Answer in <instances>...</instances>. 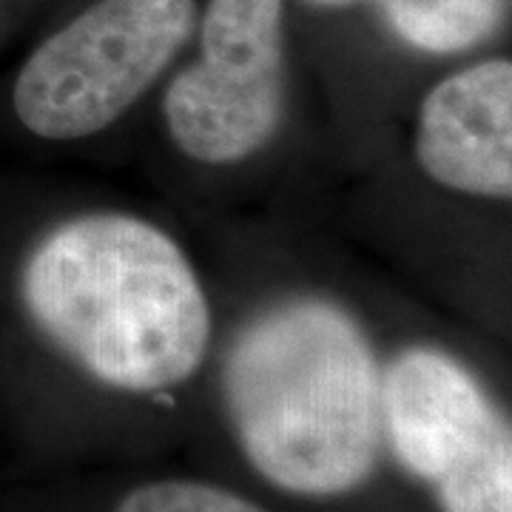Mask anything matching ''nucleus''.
<instances>
[{
	"mask_svg": "<svg viewBox=\"0 0 512 512\" xmlns=\"http://www.w3.org/2000/svg\"><path fill=\"white\" fill-rule=\"evenodd\" d=\"M15 293L37 339L111 390L180 387L214 348V308L194 259L160 222L131 211L49 225L20 262Z\"/></svg>",
	"mask_w": 512,
	"mask_h": 512,
	"instance_id": "nucleus-1",
	"label": "nucleus"
},
{
	"mask_svg": "<svg viewBox=\"0 0 512 512\" xmlns=\"http://www.w3.org/2000/svg\"><path fill=\"white\" fill-rule=\"evenodd\" d=\"M382 379L365 322L319 291L254 308L222 356V396L242 453L296 495H342L373 476Z\"/></svg>",
	"mask_w": 512,
	"mask_h": 512,
	"instance_id": "nucleus-2",
	"label": "nucleus"
},
{
	"mask_svg": "<svg viewBox=\"0 0 512 512\" xmlns=\"http://www.w3.org/2000/svg\"><path fill=\"white\" fill-rule=\"evenodd\" d=\"M197 0H94L20 63L9 106L43 143H80L117 126L174 69Z\"/></svg>",
	"mask_w": 512,
	"mask_h": 512,
	"instance_id": "nucleus-3",
	"label": "nucleus"
},
{
	"mask_svg": "<svg viewBox=\"0 0 512 512\" xmlns=\"http://www.w3.org/2000/svg\"><path fill=\"white\" fill-rule=\"evenodd\" d=\"M194 32V57L165 74V137L202 168L251 163L288 114L285 0H208Z\"/></svg>",
	"mask_w": 512,
	"mask_h": 512,
	"instance_id": "nucleus-4",
	"label": "nucleus"
},
{
	"mask_svg": "<svg viewBox=\"0 0 512 512\" xmlns=\"http://www.w3.org/2000/svg\"><path fill=\"white\" fill-rule=\"evenodd\" d=\"M382 427L393 456L444 512H512V430L450 350L407 345L384 365Z\"/></svg>",
	"mask_w": 512,
	"mask_h": 512,
	"instance_id": "nucleus-5",
	"label": "nucleus"
},
{
	"mask_svg": "<svg viewBox=\"0 0 512 512\" xmlns=\"http://www.w3.org/2000/svg\"><path fill=\"white\" fill-rule=\"evenodd\" d=\"M413 163L456 197L510 205L512 60L484 57L439 77L413 117Z\"/></svg>",
	"mask_w": 512,
	"mask_h": 512,
	"instance_id": "nucleus-6",
	"label": "nucleus"
},
{
	"mask_svg": "<svg viewBox=\"0 0 512 512\" xmlns=\"http://www.w3.org/2000/svg\"><path fill=\"white\" fill-rule=\"evenodd\" d=\"M319 9L376 6L393 37L430 57L473 52L498 35L507 18V0H305Z\"/></svg>",
	"mask_w": 512,
	"mask_h": 512,
	"instance_id": "nucleus-7",
	"label": "nucleus"
},
{
	"mask_svg": "<svg viewBox=\"0 0 512 512\" xmlns=\"http://www.w3.org/2000/svg\"><path fill=\"white\" fill-rule=\"evenodd\" d=\"M117 512H268L217 484L165 478L140 484L120 501Z\"/></svg>",
	"mask_w": 512,
	"mask_h": 512,
	"instance_id": "nucleus-8",
	"label": "nucleus"
}]
</instances>
